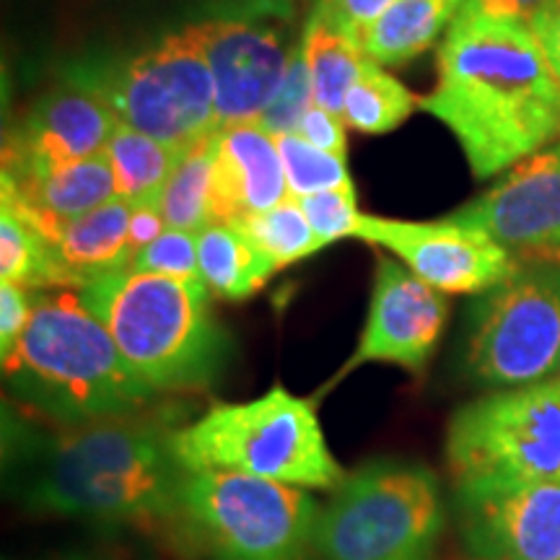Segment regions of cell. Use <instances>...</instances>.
Segmentation results:
<instances>
[{"label":"cell","instance_id":"ac0fdd59","mask_svg":"<svg viewBox=\"0 0 560 560\" xmlns=\"http://www.w3.org/2000/svg\"><path fill=\"white\" fill-rule=\"evenodd\" d=\"M0 198L9 200L32 226H37L47 242H52L62 223L117 198L115 174L104 151L24 185L9 177H0Z\"/></svg>","mask_w":560,"mask_h":560},{"label":"cell","instance_id":"74e56055","mask_svg":"<svg viewBox=\"0 0 560 560\" xmlns=\"http://www.w3.org/2000/svg\"><path fill=\"white\" fill-rule=\"evenodd\" d=\"M556 376H558V380H560V366H558V374H556Z\"/></svg>","mask_w":560,"mask_h":560},{"label":"cell","instance_id":"f546056e","mask_svg":"<svg viewBox=\"0 0 560 560\" xmlns=\"http://www.w3.org/2000/svg\"><path fill=\"white\" fill-rule=\"evenodd\" d=\"M130 268L138 272H153V276H166L177 280H198L200 260H198V234L179 229H166L156 242L149 247L138 249L132 255Z\"/></svg>","mask_w":560,"mask_h":560},{"label":"cell","instance_id":"5bb4252c","mask_svg":"<svg viewBox=\"0 0 560 560\" xmlns=\"http://www.w3.org/2000/svg\"><path fill=\"white\" fill-rule=\"evenodd\" d=\"M120 120L102 100L75 83L45 94L3 145V174L16 185L79 164L107 149Z\"/></svg>","mask_w":560,"mask_h":560},{"label":"cell","instance_id":"277c9868","mask_svg":"<svg viewBox=\"0 0 560 560\" xmlns=\"http://www.w3.org/2000/svg\"><path fill=\"white\" fill-rule=\"evenodd\" d=\"M81 296L156 395L202 389L219 376L226 338L206 283L125 268L91 280Z\"/></svg>","mask_w":560,"mask_h":560},{"label":"cell","instance_id":"d6a6232c","mask_svg":"<svg viewBox=\"0 0 560 560\" xmlns=\"http://www.w3.org/2000/svg\"><path fill=\"white\" fill-rule=\"evenodd\" d=\"M395 0H319L314 9H319L335 26H340L348 37L361 45L369 26L382 16Z\"/></svg>","mask_w":560,"mask_h":560},{"label":"cell","instance_id":"83f0119b","mask_svg":"<svg viewBox=\"0 0 560 560\" xmlns=\"http://www.w3.org/2000/svg\"><path fill=\"white\" fill-rule=\"evenodd\" d=\"M280 159H283L285 179H289L291 198H306V195L325 192V190H342L353 187L350 179L346 156L338 153L322 151L317 145L306 143L296 132L276 136Z\"/></svg>","mask_w":560,"mask_h":560},{"label":"cell","instance_id":"8fae6325","mask_svg":"<svg viewBox=\"0 0 560 560\" xmlns=\"http://www.w3.org/2000/svg\"><path fill=\"white\" fill-rule=\"evenodd\" d=\"M190 32L213 73L219 128L260 122L304 39L291 0H221Z\"/></svg>","mask_w":560,"mask_h":560},{"label":"cell","instance_id":"e0dca14e","mask_svg":"<svg viewBox=\"0 0 560 560\" xmlns=\"http://www.w3.org/2000/svg\"><path fill=\"white\" fill-rule=\"evenodd\" d=\"M289 198L278 140L260 122L215 130L213 219L242 221Z\"/></svg>","mask_w":560,"mask_h":560},{"label":"cell","instance_id":"d6986e66","mask_svg":"<svg viewBox=\"0 0 560 560\" xmlns=\"http://www.w3.org/2000/svg\"><path fill=\"white\" fill-rule=\"evenodd\" d=\"M130 210L122 198L75 215L52 236V249L70 289H83L91 280L130 268Z\"/></svg>","mask_w":560,"mask_h":560},{"label":"cell","instance_id":"9a60e30c","mask_svg":"<svg viewBox=\"0 0 560 560\" xmlns=\"http://www.w3.org/2000/svg\"><path fill=\"white\" fill-rule=\"evenodd\" d=\"M472 560H560V480L459 490Z\"/></svg>","mask_w":560,"mask_h":560},{"label":"cell","instance_id":"d590c367","mask_svg":"<svg viewBox=\"0 0 560 560\" xmlns=\"http://www.w3.org/2000/svg\"><path fill=\"white\" fill-rule=\"evenodd\" d=\"M529 30L560 81V0H548L529 21Z\"/></svg>","mask_w":560,"mask_h":560},{"label":"cell","instance_id":"e575fe53","mask_svg":"<svg viewBox=\"0 0 560 560\" xmlns=\"http://www.w3.org/2000/svg\"><path fill=\"white\" fill-rule=\"evenodd\" d=\"M130 249L136 255L138 249L149 247L151 242H156L166 229V219L161 213V202L156 200H140L130 202Z\"/></svg>","mask_w":560,"mask_h":560},{"label":"cell","instance_id":"3957f363","mask_svg":"<svg viewBox=\"0 0 560 560\" xmlns=\"http://www.w3.org/2000/svg\"><path fill=\"white\" fill-rule=\"evenodd\" d=\"M3 371L13 397L58 429L140 416L156 400L81 289L34 291L32 319Z\"/></svg>","mask_w":560,"mask_h":560},{"label":"cell","instance_id":"8992f818","mask_svg":"<svg viewBox=\"0 0 560 560\" xmlns=\"http://www.w3.org/2000/svg\"><path fill=\"white\" fill-rule=\"evenodd\" d=\"M68 81L179 153L219 130L213 73L190 26L122 58L75 62Z\"/></svg>","mask_w":560,"mask_h":560},{"label":"cell","instance_id":"7402d4cb","mask_svg":"<svg viewBox=\"0 0 560 560\" xmlns=\"http://www.w3.org/2000/svg\"><path fill=\"white\" fill-rule=\"evenodd\" d=\"M304 55L312 70L314 104L342 117L348 91L369 62L361 45L314 9L304 24Z\"/></svg>","mask_w":560,"mask_h":560},{"label":"cell","instance_id":"836d02e7","mask_svg":"<svg viewBox=\"0 0 560 560\" xmlns=\"http://www.w3.org/2000/svg\"><path fill=\"white\" fill-rule=\"evenodd\" d=\"M346 128L348 125L342 122L340 115L319 107V104H312L310 112L301 117L296 136L304 138L306 143L317 145V149H322V151H330V153H338V156H346V151H348Z\"/></svg>","mask_w":560,"mask_h":560},{"label":"cell","instance_id":"2e32d148","mask_svg":"<svg viewBox=\"0 0 560 560\" xmlns=\"http://www.w3.org/2000/svg\"><path fill=\"white\" fill-rule=\"evenodd\" d=\"M450 219L486 231L506 249L560 252V140L511 166Z\"/></svg>","mask_w":560,"mask_h":560},{"label":"cell","instance_id":"4dcf8cb0","mask_svg":"<svg viewBox=\"0 0 560 560\" xmlns=\"http://www.w3.org/2000/svg\"><path fill=\"white\" fill-rule=\"evenodd\" d=\"M301 208H304L306 219H310L312 229L317 231V236L325 242V247L350 240L359 234L361 223V210L359 198H355V187H342V190H325L314 192L301 198Z\"/></svg>","mask_w":560,"mask_h":560},{"label":"cell","instance_id":"6da1fadb","mask_svg":"<svg viewBox=\"0 0 560 560\" xmlns=\"http://www.w3.org/2000/svg\"><path fill=\"white\" fill-rule=\"evenodd\" d=\"M436 60L420 109L452 130L478 179L560 140V81L529 24L459 11Z\"/></svg>","mask_w":560,"mask_h":560},{"label":"cell","instance_id":"9c48e42d","mask_svg":"<svg viewBox=\"0 0 560 560\" xmlns=\"http://www.w3.org/2000/svg\"><path fill=\"white\" fill-rule=\"evenodd\" d=\"M182 520L223 560H306L319 503L306 488L242 472H187Z\"/></svg>","mask_w":560,"mask_h":560},{"label":"cell","instance_id":"d4e9b609","mask_svg":"<svg viewBox=\"0 0 560 560\" xmlns=\"http://www.w3.org/2000/svg\"><path fill=\"white\" fill-rule=\"evenodd\" d=\"M107 161L115 174L117 198L128 202L161 198L166 179L182 153L161 140L120 125L109 138Z\"/></svg>","mask_w":560,"mask_h":560},{"label":"cell","instance_id":"603a6c76","mask_svg":"<svg viewBox=\"0 0 560 560\" xmlns=\"http://www.w3.org/2000/svg\"><path fill=\"white\" fill-rule=\"evenodd\" d=\"M0 283H19L30 291L70 289L47 236L3 198H0Z\"/></svg>","mask_w":560,"mask_h":560},{"label":"cell","instance_id":"5b68a950","mask_svg":"<svg viewBox=\"0 0 560 560\" xmlns=\"http://www.w3.org/2000/svg\"><path fill=\"white\" fill-rule=\"evenodd\" d=\"M317 400L272 384L255 400L215 402L172 431V452L185 472L223 470L335 490L348 472L327 446Z\"/></svg>","mask_w":560,"mask_h":560},{"label":"cell","instance_id":"ba28073f","mask_svg":"<svg viewBox=\"0 0 560 560\" xmlns=\"http://www.w3.org/2000/svg\"><path fill=\"white\" fill-rule=\"evenodd\" d=\"M446 465L459 490L560 480V380L495 389L454 412Z\"/></svg>","mask_w":560,"mask_h":560},{"label":"cell","instance_id":"1f68e13d","mask_svg":"<svg viewBox=\"0 0 560 560\" xmlns=\"http://www.w3.org/2000/svg\"><path fill=\"white\" fill-rule=\"evenodd\" d=\"M34 291L19 283H0V359L9 361L32 319Z\"/></svg>","mask_w":560,"mask_h":560},{"label":"cell","instance_id":"4fadbf2b","mask_svg":"<svg viewBox=\"0 0 560 560\" xmlns=\"http://www.w3.org/2000/svg\"><path fill=\"white\" fill-rule=\"evenodd\" d=\"M446 319V293L431 289L402 262L380 257L359 346L335 374L330 387L366 363H392L410 374H420L429 366Z\"/></svg>","mask_w":560,"mask_h":560},{"label":"cell","instance_id":"8d00e7d4","mask_svg":"<svg viewBox=\"0 0 560 560\" xmlns=\"http://www.w3.org/2000/svg\"><path fill=\"white\" fill-rule=\"evenodd\" d=\"M545 3L548 0H465L462 11L478 13V16L495 21H522V24H529Z\"/></svg>","mask_w":560,"mask_h":560},{"label":"cell","instance_id":"cb8c5ba5","mask_svg":"<svg viewBox=\"0 0 560 560\" xmlns=\"http://www.w3.org/2000/svg\"><path fill=\"white\" fill-rule=\"evenodd\" d=\"M213 164L215 130L182 151V156L161 190V213L166 226L200 234L213 219Z\"/></svg>","mask_w":560,"mask_h":560},{"label":"cell","instance_id":"7a4b0ae2","mask_svg":"<svg viewBox=\"0 0 560 560\" xmlns=\"http://www.w3.org/2000/svg\"><path fill=\"white\" fill-rule=\"evenodd\" d=\"M187 472L172 431L143 416L58 429L34 457L26 501L96 524H159L182 516Z\"/></svg>","mask_w":560,"mask_h":560},{"label":"cell","instance_id":"52a82bcc","mask_svg":"<svg viewBox=\"0 0 560 560\" xmlns=\"http://www.w3.org/2000/svg\"><path fill=\"white\" fill-rule=\"evenodd\" d=\"M444 524L429 467L374 459L348 472L319 509L314 550L325 560H429Z\"/></svg>","mask_w":560,"mask_h":560},{"label":"cell","instance_id":"7c38bea8","mask_svg":"<svg viewBox=\"0 0 560 560\" xmlns=\"http://www.w3.org/2000/svg\"><path fill=\"white\" fill-rule=\"evenodd\" d=\"M441 293H488L520 270L511 249L486 231L452 221H400L361 215L359 234Z\"/></svg>","mask_w":560,"mask_h":560},{"label":"cell","instance_id":"44dd1931","mask_svg":"<svg viewBox=\"0 0 560 560\" xmlns=\"http://www.w3.org/2000/svg\"><path fill=\"white\" fill-rule=\"evenodd\" d=\"M198 260L202 283L213 296L242 301L265 289L276 265L249 240L242 226L215 221L198 234Z\"/></svg>","mask_w":560,"mask_h":560},{"label":"cell","instance_id":"484cf974","mask_svg":"<svg viewBox=\"0 0 560 560\" xmlns=\"http://www.w3.org/2000/svg\"><path fill=\"white\" fill-rule=\"evenodd\" d=\"M416 109H420V96L369 60L359 81L348 91L342 122L369 136H380L400 128Z\"/></svg>","mask_w":560,"mask_h":560},{"label":"cell","instance_id":"30bf717a","mask_svg":"<svg viewBox=\"0 0 560 560\" xmlns=\"http://www.w3.org/2000/svg\"><path fill=\"white\" fill-rule=\"evenodd\" d=\"M480 387L509 389L552 380L560 366V270L520 268L475 304L465 350Z\"/></svg>","mask_w":560,"mask_h":560},{"label":"cell","instance_id":"f1b7e54d","mask_svg":"<svg viewBox=\"0 0 560 560\" xmlns=\"http://www.w3.org/2000/svg\"><path fill=\"white\" fill-rule=\"evenodd\" d=\"M314 104V81L310 62L304 55V39L293 52L289 73L280 83L278 94L272 96L270 107L260 117V125L270 136H285V132H296L301 117L310 112Z\"/></svg>","mask_w":560,"mask_h":560},{"label":"cell","instance_id":"4316f807","mask_svg":"<svg viewBox=\"0 0 560 560\" xmlns=\"http://www.w3.org/2000/svg\"><path fill=\"white\" fill-rule=\"evenodd\" d=\"M231 223L247 231L249 240L268 255V260L276 265V270L291 268V265L312 257L314 252L325 249V242L312 229L301 202L291 198V195L283 202H278L276 208Z\"/></svg>","mask_w":560,"mask_h":560},{"label":"cell","instance_id":"ffe728a7","mask_svg":"<svg viewBox=\"0 0 560 560\" xmlns=\"http://www.w3.org/2000/svg\"><path fill=\"white\" fill-rule=\"evenodd\" d=\"M465 0H395L369 32L361 50L376 66H402L425 52L457 19Z\"/></svg>","mask_w":560,"mask_h":560}]
</instances>
